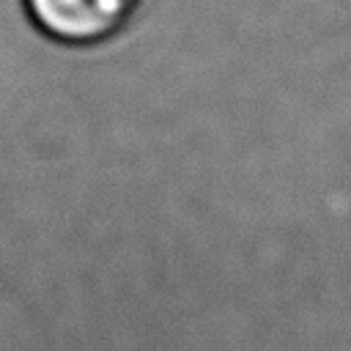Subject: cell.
<instances>
[{
    "instance_id": "1",
    "label": "cell",
    "mask_w": 351,
    "mask_h": 351,
    "mask_svg": "<svg viewBox=\"0 0 351 351\" xmlns=\"http://www.w3.org/2000/svg\"><path fill=\"white\" fill-rule=\"evenodd\" d=\"M143 0H25L36 27L71 47H90L118 36Z\"/></svg>"
}]
</instances>
